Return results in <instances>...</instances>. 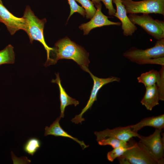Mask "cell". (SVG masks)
<instances>
[{
  "label": "cell",
  "instance_id": "cell-13",
  "mask_svg": "<svg viewBox=\"0 0 164 164\" xmlns=\"http://www.w3.org/2000/svg\"><path fill=\"white\" fill-rule=\"evenodd\" d=\"M61 118H57L50 127L46 126L45 128L44 135H53L56 137H62L70 138L77 142L81 146L83 149L88 147L89 145H86L83 141L79 140L68 134L61 127L60 121Z\"/></svg>",
  "mask_w": 164,
  "mask_h": 164
},
{
  "label": "cell",
  "instance_id": "cell-15",
  "mask_svg": "<svg viewBox=\"0 0 164 164\" xmlns=\"http://www.w3.org/2000/svg\"><path fill=\"white\" fill-rule=\"evenodd\" d=\"M131 126L132 130L136 132L145 126L162 129L164 127V114L145 118L136 124L131 125Z\"/></svg>",
  "mask_w": 164,
  "mask_h": 164
},
{
  "label": "cell",
  "instance_id": "cell-28",
  "mask_svg": "<svg viewBox=\"0 0 164 164\" xmlns=\"http://www.w3.org/2000/svg\"><path fill=\"white\" fill-rule=\"evenodd\" d=\"M94 5L96 7L98 4L101 3V0H91Z\"/></svg>",
  "mask_w": 164,
  "mask_h": 164
},
{
  "label": "cell",
  "instance_id": "cell-12",
  "mask_svg": "<svg viewBox=\"0 0 164 164\" xmlns=\"http://www.w3.org/2000/svg\"><path fill=\"white\" fill-rule=\"evenodd\" d=\"M117 10L114 16L121 21L123 33L126 36H132L137 29L135 25L133 24L127 15L126 10L121 0H113Z\"/></svg>",
  "mask_w": 164,
  "mask_h": 164
},
{
  "label": "cell",
  "instance_id": "cell-11",
  "mask_svg": "<svg viewBox=\"0 0 164 164\" xmlns=\"http://www.w3.org/2000/svg\"><path fill=\"white\" fill-rule=\"evenodd\" d=\"M96 140L101 138L110 137L119 140L128 142L133 137H138L139 135L138 132H133L131 125L125 127H119L113 129L107 128L99 132H95Z\"/></svg>",
  "mask_w": 164,
  "mask_h": 164
},
{
  "label": "cell",
  "instance_id": "cell-20",
  "mask_svg": "<svg viewBox=\"0 0 164 164\" xmlns=\"http://www.w3.org/2000/svg\"><path fill=\"white\" fill-rule=\"evenodd\" d=\"M41 143L38 138L32 137L29 138L23 146L24 151L32 156L40 148Z\"/></svg>",
  "mask_w": 164,
  "mask_h": 164
},
{
  "label": "cell",
  "instance_id": "cell-29",
  "mask_svg": "<svg viewBox=\"0 0 164 164\" xmlns=\"http://www.w3.org/2000/svg\"><path fill=\"white\" fill-rule=\"evenodd\" d=\"M0 3H1V4H2V3L1 0H0Z\"/></svg>",
  "mask_w": 164,
  "mask_h": 164
},
{
  "label": "cell",
  "instance_id": "cell-7",
  "mask_svg": "<svg viewBox=\"0 0 164 164\" xmlns=\"http://www.w3.org/2000/svg\"><path fill=\"white\" fill-rule=\"evenodd\" d=\"M83 70L89 73L92 79L94 84L89 99L85 107L82 110L80 113L72 118L71 121L75 124L79 123L82 124V122L85 120L82 117L83 115L88 109H90L94 102L97 100L98 93L100 89L104 85L108 83L114 81L119 82L120 78L114 76H111L107 78H100L97 77L90 72L87 67L84 68Z\"/></svg>",
  "mask_w": 164,
  "mask_h": 164
},
{
  "label": "cell",
  "instance_id": "cell-24",
  "mask_svg": "<svg viewBox=\"0 0 164 164\" xmlns=\"http://www.w3.org/2000/svg\"><path fill=\"white\" fill-rule=\"evenodd\" d=\"M70 8V12L68 17L67 21L75 12H77L79 14L84 17L86 15V12L84 9L82 7L78 5L75 0H68Z\"/></svg>",
  "mask_w": 164,
  "mask_h": 164
},
{
  "label": "cell",
  "instance_id": "cell-3",
  "mask_svg": "<svg viewBox=\"0 0 164 164\" xmlns=\"http://www.w3.org/2000/svg\"><path fill=\"white\" fill-rule=\"evenodd\" d=\"M128 17L133 24L140 26L157 40L164 38L163 21L155 19L149 14L138 15L137 14H129Z\"/></svg>",
  "mask_w": 164,
  "mask_h": 164
},
{
  "label": "cell",
  "instance_id": "cell-5",
  "mask_svg": "<svg viewBox=\"0 0 164 164\" xmlns=\"http://www.w3.org/2000/svg\"><path fill=\"white\" fill-rule=\"evenodd\" d=\"M128 148L122 155L130 164H157L158 162L147 149L140 142L131 138L128 142Z\"/></svg>",
  "mask_w": 164,
  "mask_h": 164
},
{
  "label": "cell",
  "instance_id": "cell-25",
  "mask_svg": "<svg viewBox=\"0 0 164 164\" xmlns=\"http://www.w3.org/2000/svg\"><path fill=\"white\" fill-rule=\"evenodd\" d=\"M136 63L139 64H156L164 66V57L149 59L138 61Z\"/></svg>",
  "mask_w": 164,
  "mask_h": 164
},
{
  "label": "cell",
  "instance_id": "cell-21",
  "mask_svg": "<svg viewBox=\"0 0 164 164\" xmlns=\"http://www.w3.org/2000/svg\"><path fill=\"white\" fill-rule=\"evenodd\" d=\"M80 3L84 9L87 19H91L95 14L96 9L93 2L90 0H75Z\"/></svg>",
  "mask_w": 164,
  "mask_h": 164
},
{
  "label": "cell",
  "instance_id": "cell-18",
  "mask_svg": "<svg viewBox=\"0 0 164 164\" xmlns=\"http://www.w3.org/2000/svg\"><path fill=\"white\" fill-rule=\"evenodd\" d=\"M15 61L14 47L11 44L8 45L0 51V65L4 64H13Z\"/></svg>",
  "mask_w": 164,
  "mask_h": 164
},
{
  "label": "cell",
  "instance_id": "cell-17",
  "mask_svg": "<svg viewBox=\"0 0 164 164\" xmlns=\"http://www.w3.org/2000/svg\"><path fill=\"white\" fill-rule=\"evenodd\" d=\"M160 77L159 72L152 70L142 73L137 79L138 82L143 84L146 88L155 84Z\"/></svg>",
  "mask_w": 164,
  "mask_h": 164
},
{
  "label": "cell",
  "instance_id": "cell-26",
  "mask_svg": "<svg viewBox=\"0 0 164 164\" xmlns=\"http://www.w3.org/2000/svg\"><path fill=\"white\" fill-rule=\"evenodd\" d=\"M106 9L108 10V14L110 16H114L116 12L113 6V0H101Z\"/></svg>",
  "mask_w": 164,
  "mask_h": 164
},
{
  "label": "cell",
  "instance_id": "cell-27",
  "mask_svg": "<svg viewBox=\"0 0 164 164\" xmlns=\"http://www.w3.org/2000/svg\"><path fill=\"white\" fill-rule=\"evenodd\" d=\"M119 163L121 164H130L128 159L123 155H121L118 158Z\"/></svg>",
  "mask_w": 164,
  "mask_h": 164
},
{
  "label": "cell",
  "instance_id": "cell-10",
  "mask_svg": "<svg viewBox=\"0 0 164 164\" xmlns=\"http://www.w3.org/2000/svg\"><path fill=\"white\" fill-rule=\"evenodd\" d=\"M96 8V13L91 20L88 22L81 24L79 26V29L82 30L84 35L88 34L93 29L98 27L110 25L120 26L121 22H113L108 19V17L104 15L101 11V3L95 7Z\"/></svg>",
  "mask_w": 164,
  "mask_h": 164
},
{
  "label": "cell",
  "instance_id": "cell-6",
  "mask_svg": "<svg viewBox=\"0 0 164 164\" xmlns=\"http://www.w3.org/2000/svg\"><path fill=\"white\" fill-rule=\"evenodd\" d=\"M123 55L136 63L149 59L164 57V38L157 40L154 46L145 50L131 48L124 53Z\"/></svg>",
  "mask_w": 164,
  "mask_h": 164
},
{
  "label": "cell",
  "instance_id": "cell-8",
  "mask_svg": "<svg viewBox=\"0 0 164 164\" xmlns=\"http://www.w3.org/2000/svg\"><path fill=\"white\" fill-rule=\"evenodd\" d=\"M162 129L155 128L154 133L148 136L139 135V142L147 149L154 157L158 164L164 163V138H162Z\"/></svg>",
  "mask_w": 164,
  "mask_h": 164
},
{
  "label": "cell",
  "instance_id": "cell-14",
  "mask_svg": "<svg viewBox=\"0 0 164 164\" xmlns=\"http://www.w3.org/2000/svg\"><path fill=\"white\" fill-rule=\"evenodd\" d=\"M56 78L52 79V83L57 84L59 87L60 91V117L63 118L66 108L69 105H74L76 106L79 104L78 101L70 97L66 93L62 85L59 73H55Z\"/></svg>",
  "mask_w": 164,
  "mask_h": 164
},
{
  "label": "cell",
  "instance_id": "cell-2",
  "mask_svg": "<svg viewBox=\"0 0 164 164\" xmlns=\"http://www.w3.org/2000/svg\"><path fill=\"white\" fill-rule=\"evenodd\" d=\"M22 17L26 21L27 27L25 32L28 36L30 42L32 43L34 40L38 41L43 45L46 50L47 59L45 64L47 63L51 60L50 53L54 49L47 45L44 39L43 29L46 21V19H39L29 6L26 7Z\"/></svg>",
  "mask_w": 164,
  "mask_h": 164
},
{
  "label": "cell",
  "instance_id": "cell-1",
  "mask_svg": "<svg viewBox=\"0 0 164 164\" xmlns=\"http://www.w3.org/2000/svg\"><path fill=\"white\" fill-rule=\"evenodd\" d=\"M52 51L55 53L54 57L51 60L46 66L55 64L60 59L73 60L83 70L88 66L90 63L89 53L81 46L71 40L67 37L58 40L55 44Z\"/></svg>",
  "mask_w": 164,
  "mask_h": 164
},
{
  "label": "cell",
  "instance_id": "cell-9",
  "mask_svg": "<svg viewBox=\"0 0 164 164\" xmlns=\"http://www.w3.org/2000/svg\"><path fill=\"white\" fill-rule=\"evenodd\" d=\"M0 22L4 23L12 35L20 30L26 31V22L23 18L15 16L10 12L7 9L0 3Z\"/></svg>",
  "mask_w": 164,
  "mask_h": 164
},
{
  "label": "cell",
  "instance_id": "cell-23",
  "mask_svg": "<svg viewBox=\"0 0 164 164\" xmlns=\"http://www.w3.org/2000/svg\"><path fill=\"white\" fill-rule=\"evenodd\" d=\"M160 77L157 82V86L159 95L160 100H164V66H162L161 68L159 71Z\"/></svg>",
  "mask_w": 164,
  "mask_h": 164
},
{
  "label": "cell",
  "instance_id": "cell-19",
  "mask_svg": "<svg viewBox=\"0 0 164 164\" xmlns=\"http://www.w3.org/2000/svg\"><path fill=\"white\" fill-rule=\"evenodd\" d=\"M98 144L101 145H109L113 149L120 146L128 147V142L121 141L110 137H106L97 140Z\"/></svg>",
  "mask_w": 164,
  "mask_h": 164
},
{
  "label": "cell",
  "instance_id": "cell-16",
  "mask_svg": "<svg viewBox=\"0 0 164 164\" xmlns=\"http://www.w3.org/2000/svg\"><path fill=\"white\" fill-rule=\"evenodd\" d=\"M159 95L155 84L146 88L145 94L141 103L146 109L152 111L153 108L159 104Z\"/></svg>",
  "mask_w": 164,
  "mask_h": 164
},
{
  "label": "cell",
  "instance_id": "cell-4",
  "mask_svg": "<svg viewBox=\"0 0 164 164\" xmlns=\"http://www.w3.org/2000/svg\"><path fill=\"white\" fill-rule=\"evenodd\" d=\"M127 14H158L164 15V0H121Z\"/></svg>",
  "mask_w": 164,
  "mask_h": 164
},
{
  "label": "cell",
  "instance_id": "cell-22",
  "mask_svg": "<svg viewBox=\"0 0 164 164\" xmlns=\"http://www.w3.org/2000/svg\"><path fill=\"white\" fill-rule=\"evenodd\" d=\"M128 148V147L120 146L114 148L108 153V159L110 162H113L115 159L123 155Z\"/></svg>",
  "mask_w": 164,
  "mask_h": 164
}]
</instances>
